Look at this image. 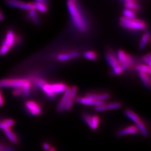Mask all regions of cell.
Returning a JSON list of instances; mask_svg holds the SVG:
<instances>
[{"label": "cell", "mask_w": 151, "mask_h": 151, "mask_svg": "<svg viewBox=\"0 0 151 151\" xmlns=\"http://www.w3.org/2000/svg\"><path fill=\"white\" fill-rule=\"evenodd\" d=\"M67 7L76 27L81 32H86L87 30L86 22L79 10L76 2L73 0L68 1L67 2Z\"/></svg>", "instance_id": "cell-1"}, {"label": "cell", "mask_w": 151, "mask_h": 151, "mask_svg": "<svg viewBox=\"0 0 151 151\" xmlns=\"http://www.w3.org/2000/svg\"><path fill=\"white\" fill-rule=\"evenodd\" d=\"M0 87H11L23 90L24 97L28 96L30 89V82L25 79H9L0 81Z\"/></svg>", "instance_id": "cell-2"}, {"label": "cell", "mask_w": 151, "mask_h": 151, "mask_svg": "<svg viewBox=\"0 0 151 151\" xmlns=\"http://www.w3.org/2000/svg\"><path fill=\"white\" fill-rule=\"evenodd\" d=\"M120 25L122 27L130 30H141L145 29L146 27L145 22L135 18L128 19L123 16L120 18Z\"/></svg>", "instance_id": "cell-3"}, {"label": "cell", "mask_w": 151, "mask_h": 151, "mask_svg": "<svg viewBox=\"0 0 151 151\" xmlns=\"http://www.w3.org/2000/svg\"><path fill=\"white\" fill-rule=\"evenodd\" d=\"M125 114L129 119L134 122L136 125L135 126L137 127V128L139 130V132H140L142 135L144 137H147L148 135V130L147 129L145 124L142 121L140 118L134 112L130 110H125Z\"/></svg>", "instance_id": "cell-4"}, {"label": "cell", "mask_w": 151, "mask_h": 151, "mask_svg": "<svg viewBox=\"0 0 151 151\" xmlns=\"http://www.w3.org/2000/svg\"><path fill=\"white\" fill-rule=\"evenodd\" d=\"M106 60L109 65L112 67L115 74L119 75L123 72V70L120 65L117 57L112 52H109L106 54Z\"/></svg>", "instance_id": "cell-5"}, {"label": "cell", "mask_w": 151, "mask_h": 151, "mask_svg": "<svg viewBox=\"0 0 151 151\" xmlns=\"http://www.w3.org/2000/svg\"><path fill=\"white\" fill-rule=\"evenodd\" d=\"M117 58L123 70L129 68L133 65L132 57L129 54H126L123 50H119L118 52Z\"/></svg>", "instance_id": "cell-6"}, {"label": "cell", "mask_w": 151, "mask_h": 151, "mask_svg": "<svg viewBox=\"0 0 151 151\" xmlns=\"http://www.w3.org/2000/svg\"><path fill=\"white\" fill-rule=\"evenodd\" d=\"M6 3L7 5L11 7L19 8L23 10H27L29 11L35 10V6L34 3H25L18 1H7Z\"/></svg>", "instance_id": "cell-7"}, {"label": "cell", "mask_w": 151, "mask_h": 151, "mask_svg": "<svg viewBox=\"0 0 151 151\" xmlns=\"http://www.w3.org/2000/svg\"><path fill=\"white\" fill-rule=\"evenodd\" d=\"M83 119L92 130H96L98 129L100 119L97 115L91 116L87 114H84L83 115Z\"/></svg>", "instance_id": "cell-8"}, {"label": "cell", "mask_w": 151, "mask_h": 151, "mask_svg": "<svg viewBox=\"0 0 151 151\" xmlns=\"http://www.w3.org/2000/svg\"><path fill=\"white\" fill-rule=\"evenodd\" d=\"M25 107L27 109L28 111L32 115H39L42 112V110L37 103L32 101H28L25 103Z\"/></svg>", "instance_id": "cell-9"}, {"label": "cell", "mask_w": 151, "mask_h": 151, "mask_svg": "<svg viewBox=\"0 0 151 151\" xmlns=\"http://www.w3.org/2000/svg\"><path fill=\"white\" fill-rule=\"evenodd\" d=\"M138 133L139 130L137 127L135 125H131L118 131L116 135L118 137H123L128 135H135Z\"/></svg>", "instance_id": "cell-10"}, {"label": "cell", "mask_w": 151, "mask_h": 151, "mask_svg": "<svg viewBox=\"0 0 151 151\" xmlns=\"http://www.w3.org/2000/svg\"><path fill=\"white\" fill-rule=\"evenodd\" d=\"M76 102L80 103L83 105H93L96 107L98 106H100L104 104V101H98V100H94L88 97H78L76 100Z\"/></svg>", "instance_id": "cell-11"}, {"label": "cell", "mask_w": 151, "mask_h": 151, "mask_svg": "<svg viewBox=\"0 0 151 151\" xmlns=\"http://www.w3.org/2000/svg\"><path fill=\"white\" fill-rule=\"evenodd\" d=\"M15 43V35L12 30H9L6 35L5 39L2 42V45H5L9 48H11Z\"/></svg>", "instance_id": "cell-12"}, {"label": "cell", "mask_w": 151, "mask_h": 151, "mask_svg": "<svg viewBox=\"0 0 151 151\" xmlns=\"http://www.w3.org/2000/svg\"><path fill=\"white\" fill-rule=\"evenodd\" d=\"M77 93V88L76 86L72 87L70 88V93L67 102L65 105V110L69 111L72 108Z\"/></svg>", "instance_id": "cell-13"}, {"label": "cell", "mask_w": 151, "mask_h": 151, "mask_svg": "<svg viewBox=\"0 0 151 151\" xmlns=\"http://www.w3.org/2000/svg\"><path fill=\"white\" fill-rule=\"evenodd\" d=\"M70 87H67L66 90H65V93L63 96L61 100H60V103L57 106V110L59 112H63L65 110V107L66 103L67 102L68 99L69 97L70 93Z\"/></svg>", "instance_id": "cell-14"}, {"label": "cell", "mask_w": 151, "mask_h": 151, "mask_svg": "<svg viewBox=\"0 0 151 151\" xmlns=\"http://www.w3.org/2000/svg\"><path fill=\"white\" fill-rule=\"evenodd\" d=\"M124 6L126 9H128L132 11H138L140 9V6L133 0H127L124 2Z\"/></svg>", "instance_id": "cell-15"}, {"label": "cell", "mask_w": 151, "mask_h": 151, "mask_svg": "<svg viewBox=\"0 0 151 151\" xmlns=\"http://www.w3.org/2000/svg\"><path fill=\"white\" fill-rule=\"evenodd\" d=\"M52 91L54 93V95L55 93H60L61 92L65 91L67 87L66 85L63 83H55L50 85Z\"/></svg>", "instance_id": "cell-16"}, {"label": "cell", "mask_w": 151, "mask_h": 151, "mask_svg": "<svg viewBox=\"0 0 151 151\" xmlns=\"http://www.w3.org/2000/svg\"><path fill=\"white\" fill-rule=\"evenodd\" d=\"M4 133L9 140L14 144H17L19 142L17 136L11 131V129L6 130L4 131Z\"/></svg>", "instance_id": "cell-17"}, {"label": "cell", "mask_w": 151, "mask_h": 151, "mask_svg": "<svg viewBox=\"0 0 151 151\" xmlns=\"http://www.w3.org/2000/svg\"><path fill=\"white\" fill-rule=\"evenodd\" d=\"M86 97L90 98L94 100H98V101H103L105 100H107L109 97L110 95L108 93H104V94H100V95H96V94H88L86 96Z\"/></svg>", "instance_id": "cell-18"}, {"label": "cell", "mask_w": 151, "mask_h": 151, "mask_svg": "<svg viewBox=\"0 0 151 151\" xmlns=\"http://www.w3.org/2000/svg\"><path fill=\"white\" fill-rule=\"evenodd\" d=\"M136 70L139 72V73H146L151 74V67H149L147 65H139L136 67Z\"/></svg>", "instance_id": "cell-19"}, {"label": "cell", "mask_w": 151, "mask_h": 151, "mask_svg": "<svg viewBox=\"0 0 151 151\" xmlns=\"http://www.w3.org/2000/svg\"><path fill=\"white\" fill-rule=\"evenodd\" d=\"M140 80L147 87H151V77L148 74L139 73Z\"/></svg>", "instance_id": "cell-20"}, {"label": "cell", "mask_w": 151, "mask_h": 151, "mask_svg": "<svg viewBox=\"0 0 151 151\" xmlns=\"http://www.w3.org/2000/svg\"><path fill=\"white\" fill-rule=\"evenodd\" d=\"M150 38V35L148 32H146L142 38L141 39L140 44H139V48L140 49H143L146 47V44L148 42L149 39Z\"/></svg>", "instance_id": "cell-21"}, {"label": "cell", "mask_w": 151, "mask_h": 151, "mask_svg": "<svg viewBox=\"0 0 151 151\" xmlns=\"http://www.w3.org/2000/svg\"><path fill=\"white\" fill-rule=\"evenodd\" d=\"M42 89L43 90V91L49 97H52L54 96V93L52 91V90L50 85L46 83L42 87Z\"/></svg>", "instance_id": "cell-22"}, {"label": "cell", "mask_w": 151, "mask_h": 151, "mask_svg": "<svg viewBox=\"0 0 151 151\" xmlns=\"http://www.w3.org/2000/svg\"><path fill=\"white\" fill-rule=\"evenodd\" d=\"M34 4L35 6V10H37L42 12H45L46 11H47V7L46 5L39 3L37 1Z\"/></svg>", "instance_id": "cell-23"}, {"label": "cell", "mask_w": 151, "mask_h": 151, "mask_svg": "<svg viewBox=\"0 0 151 151\" xmlns=\"http://www.w3.org/2000/svg\"><path fill=\"white\" fill-rule=\"evenodd\" d=\"M124 17L128 19H134L135 17V14L134 11L130 10L128 9H125L123 12Z\"/></svg>", "instance_id": "cell-24"}, {"label": "cell", "mask_w": 151, "mask_h": 151, "mask_svg": "<svg viewBox=\"0 0 151 151\" xmlns=\"http://www.w3.org/2000/svg\"><path fill=\"white\" fill-rule=\"evenodd\" d=\"M29 15L30 16V17H31L32 19L33 22L36 25H38L39 24V20L38 19V16H37V13L35 10L29 11Z\"/></svg>", "instance_id": "cell-25"}, {"label": "cell", "mask_w": 151, "mask_h": 151, "mask_svg": "<svg viewBox=\"0 0 151 151\" xmlns=\"http://www.w3.org/2000/svg\"><path fill=\"white\" fill-rule=\"evenodd\" d=\"M83 56L88 60H95L97 58V54L93 52H85Z\"/></svg>", "instance_id": "cell-26"}, {"label": "cell", "mask_w": 151, "mask_h": 151, "mask_svg": "<svg viewBox=\"0 0 151 151\" xmlns=\"http://www.w3.org/2000/svg\"><path fill=\"white\" fill-rule=\"evenodd\" d=\"M122 107V105L120 103H111L109 104H106V108L108 110H113V109H117Z\"/></svg>", "instance_id": "cell-27"}, {"label": "cell", "mask_w": 151, "mask_h": 151, "mask_svg": "<svg viewBox=\"0 0 151 151\" xmlns=\"http://www.w3.org/2000/svg\"><path fill=\"white\" fill-rule=\"evenodd\" d=\"M57 59L60 61H65L70 60V53L69 54H60L57 56Z\"/></svg>", "instance_id": "cell-28"}, {"label": "cell", "mask_w": 151, "mask_h": 151, "mask_svg": "<svg viewBox=\"0 0 151 151\" xmlns=\"http://www.w3.org/2000/svg\"><path fill=\"white\" fill-rule=\"evenodd\" d=\"M2 122H3V123L4 124H5L10 128H11V127H13L14 125V124H15V121L14 120H12V119H5Z\"/></svg>", "instance_id": "cell-29"}, {"label": "cell", "mask_w": 151, "mask_h": 151, "mask_svg": "<svg viewBox=\"0 0 151 151\" xmlns=\"http://www.w3.org/2000/svg\"><path fill=\"white\" fill-rule=\"evenodd\" d=\"M10 50V48L7 47L5 45H1L0 47V55H5Z\"/></svg>", "instance_id": "cell-30"}, {"label": "cell", "mask_w": 151, "mask_h": 151, "mask_svg": "<svg viewBox=\"0 0 151 151\" xmlns=\"http://www.w3.org/2000/svg\"><path fill=\"white\" fill-rule=\"evenodd\" d=\"M143 60H144V62H145V63H146L147 65H148L149 67H151V54L149 53V54L145 55V56L143 57Z\"/></svg>", "instance_id": "cell-31"}, {"label": "cell", "mask_w": 151, "mask_h": 151, "mask_svg": "<svg viewBox=\"0 0 151 151\" xmlns=\"http://www.w3.org/2000/svg\"><path fill=\"white\" fill-rule=\"evenodd\" d=\"M35 83L37 86L42 88V87L47 82L42 79H37L35 80Z\"/></svg>", "instance_id": "cell-32"}, {"label": "cell", "mask_w": 151, "mask_h": 151, "mask_svg": "<svg viewBox=\"0 0 151 151\" xmlns=\"http://www.w3.org/2000/svg\"><path fill=\"white\" fill-rule=\"evenodd\" d=\"M23 93V90L21 88H16L13 91V95L15 96H21Z\"/></svg>", "instance_id": "cell-33"}, {"label": "cell", "mask_w": 151, "mask_h": 151, "mask_svg": "<svg viewBox=\"0 0 151 151\" xmlns=\"http://www.w3.org/2000/svg\"><path fill=\"white\" fill-rule=\"evenodd\" d=\"M42 148H43L45 151H49L51 149L52 147L48 143L44 142L43 145H42Z\"/></svg>", "instance_id": "cell-34"}, {"label": "cell", "mask_w": 151, "mask_h": 151, "mask_svg": "<svg viewBox=\"0 0 151 151\" xmlns=\"http://www.w3.org/2000/svg\"><path fill=\"white\" fill-rule=\"evenodd\" d=\"M0 129L3 130L4 131L6 130L11 129L9 127H8L5 124L3 123V122H0Z\"/></svg>", "instance_id": "cell-35"}, {"label": "cell", "mask_w": 151, "mask_h": 151, "mask_svg": "<svg viewBox=\"0 0 151 151\" xmlns=\"http://www.w3.org/2000/svg\"><path fill=\"white\" fill-rule=\"evenodd\" d=\"M0 151H15V150L12 147H5L4 148L0 150Z\"/></svg>", "instance_id": "cell-36"}, {"label": "cell", "mask_w": 151, "mask_h": 151, "mask_svg": "<svg viewBox=\"0 0 151 151\" xmlns=\"http://www.w3.org/2000/svg\"><path fill=\"white\" fill-rule=\"evenodd\" d=\"M4 101L3 97L2 96L1 93L0 92V106H2L4 105Z\"/></svg>", "instance_id": "cell-37"}, {"label": "cell", "mask_w": 151, "mask_h": 151, "mask_svg": "<svg viewBox=\"0 0 151 151\" xmlns=\"http://www.w3.org/2000/svg\"><path fill=\"white\" fill-rule=\"evenodd\" d=\"M4 20V16H3V15L2 14L1 12L0 11V21H2V20Z\"/></svg>", "instance_id": "cell-38"}, {"label": "cell", "mask_w": 151, "mask_h": 151, "mask_svg": "<svg viewBox=\"0 0 151 151\" xmlns=\"http://www.w3.org/2000/svg\"><path fill=\"white\" fill-rule=\"evenodd\" d=\"M5 147H6V146L3 145V144H0V150L2 149V148H4Z\"/></svg>", "instance_id": "cell-39"}, {"label": "cell", "mask_w": 151, "mask_h": 151, "mask_svg": "<svg viewBox=\"0 0 151 151\" xmlns=\"http://www.w3.org/2000/svg\"><path fill=\"white\" fill-rule=\"evenodd\" d=\"M49 151H56V149L54 147H52L51 149Z\"/></svg>", "instance_id": "cell-40"}]
</instances>
